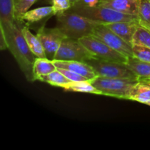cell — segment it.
<instances>
[{
	"mask_svg": "<svg viewBox=\"0 0 150 150\" xmlns=\"http://www.w3.org/2000/svg\"><path fill=\"white\" fill-rule=\"evenodd\" d=\"M8 49L18 64L21 70L29 81H35L33 66L37 57L29 48L21 31V27L16 23L12 34L7 39Z\"/></svg>",
	"mask_w": 150,
	"mask_h": 150,
	"instance_id": "1",
	"label": "cell"
},
{
	"mask_svg": "<svg viewBox=\"0 0 150 150\" xmlns=\"http://www.w3.org/2000/svg\"><path fill=\"white\" fill-rule=\"evenodd\" d=\"M57 27L66 38L79 40L93 35L94 30L101 23L93 21L77 13L65 11L57 13Z\"/></svg>",
	"mask_w": 150,
	"mask_h": 150,
	"instance_id": "2",
	"label": "cell"
},
{
	"mask_svg": "<svg viewBox=\"0 0 150 150\" xmlns=\"http://www.w3.org/2000/svg\"><path fill=\"white\" fill-rule=\"evenodd\" d=\"M67 11L77 13L89 20L98 22L101 24L117 21H138V16L120 13L98 4L87 5L80 2H76Z\"/></svg>",
	"mask_w": 150,
	"mask_h": 150,
	"instance_id": "3",
	"label": "cell"
},
{
	"mask_svg": "<svg viewBox=\"0 0 150 150\" xmlns=\"http://www.w3.org/2000/svg\"><path fill=\"white\" fill-rule=\"evenodd\" d=\"M90 82L100 92L101 95L128 99L133 88L139 83V80L98 76Z\"/></svg>",
	"mask_w": 150,
	"mask_h": 150,
	"instance_id": "4",
	"label": "cell"
},
{
	"mask_svg": "<svg viewBox=\"0 0 150 150\" xmlns=\"http://www.w3.org/2000/svg\"><path fill=\"white\" fill-rule=\"evenodd\" d=\"M79 41L89 50L94 58L122 64L127 63L128 57L113 49L94 35L81 38Z\"/></svg>",
	"mask_w": 150,
	"mask_h": 150,
	"instance_id": "5",
	"label": "cell"
},
{
	"mask_svg": "<svg viewBox=\"0 0 150 150\" xmlns=\"http://www.w3.org/2000/svg\"><path fill=\"white\" fill-rule=\"evenodd\" d=\"M86 63L92 66L98 76L139 80V77L125 64L92 58Z\"/></svg>",
	"mask_w": 150,
	"mask_h": 150,
	"instance_id": "6",
	"label": "cell"
},
{
	"mask_svg": "<svg viewBox=\"0 0 150 150\" xmlns=\"http://www.w3.org/2000/svg\"><path fill=\"white\" fill-rule=\"evenodd\" d=\"M92 58H94L92 54L79 40L65 38L59 48L54 59L74 60L87 62Z\"/></svg>",
	"mask_w": 150,
	"mask_h": 150,
	"instance_id": "7",
	"label": "cell"
},
{
	"mask_svg": "<svg viewBox=\"0 0 150 150\" xmlns=\"http://www.w3.org/2000/svg\"><path fill=\"white\" fill-rule=\"evenodd\" d=\"M14 0H0V46L8 49L7 39L12 34L16 24Z\"/></svg>",
	"mask_w": 150,
	"mask_h": 150,
	"instance_id": "8",
	"label": "cell"
},
{
	"mask_svg": "<svg viewBox=\"0 0 150 150\" xmlns=\"http://www.w3.org/2000/svg\"><path fill=\"white\" fill-rule=\"evenodd\" d=\"M92 35L128 58L133 57V45L126 42L104 24L98 25Z\"/></svg>",
	"mask_w": 150,
	"mask_h": 150,
	"instance_id": "9",
	"label": "cell"
},
{
	"mask_svg": "<svg viewBox=\"0 0 150 150\" xmlns=\"http://www.w3.org/2000/svg\"><path fill=\"white\" fill-rule=\"evenodd\" d=\"M37 36L43 46L46 58L54 60L63 40L66 38L64 34L57 26L47 28L42 26L38 31Z\"/></svg>",
	"mask_w": 150,
	"mask_h": 150,
	"instance_id": "10",
	"label": "cell"
},
{
	"mask_svg": "<svg viewBox=\"0 0 150 150\" xmlns=\"http://www.w3.org/2000/svg\"><path fill=\"white\" fill-rule=\"evenodd\" d=\"M57 68L65 69L81 75L89 81H92L98 76L93 67L84 62L74 60H53Z\"/></svg>",
	"mask_w": 150,
	"mask_h": 150,
	"instance_id": "11",
	"label": "cell"
},
{
	"mask_svg": "<svg viewBox=\"0 0 150 150\" xmlns=\"http://www.w3.org/2000/svg\"><path fill=\"white\" fill-rule=\"evenodd\" d=\"M98 4L125 13L138 16L139 0H98Z\"/></svg>",
	"mask_w": 150,
	"mask_h": 150,
	"instance_id": "12",
	"label": "cell"
},
{
	"mask_svg": "<svg viewBox=\"0 0 150 150\" xmlns=\"http://www.w3.org/2000/svg\"><path fill=\"white\" fill-rule=\"evenodd\" d=\"M108 29L117 34L118 36L122 38L126 42L132 45L133 38L134 34L137 29L139 23L138 21H117L112 22L104 24Z\"/></svg>",
	"mask_w": 150,
	"mask_h": 150,
	"instance_id": "13",
	"label": "cell"
},
{
	"mask_svg": "<svg viewBox=\"0 0 150 150\" xmlns=\"http://www.w3.org/2000/svg\"><path fill=\"white\" fill-rule=\"evenodd\" d=\"M56 15L53 6H46V7H41L34 10H28L25 14L21 17V22L26 21L28 23H34L43 20L44 18L49 17V16Z\"/></svg>",
	"mask_w": 150,
	"mask_h": 150,
	"instance_id": "14",
	"label": "cell"
},
{
	"mask_svg": "<svg viewBox=\"0 0 150 150\" xmlns=\"http://www.w3.org/2000/svg\"><path fill=\"white\" fill-rule=\"evenodd\" d=\"M21 31L29 48L33 52V54L38 58H46L43 46L38 36L34 35L30 32L27 26H22Z\"/></svg>",
	"mask_w": 150,
	"mask_h": 150,
	"instance_id": "15",
	"label": "cell"
},
{
	"mask_svg": "<svg viewBox=\"0 0 150 150\" xmlns=\"http://www.w3.org/2000/svg\"><path fill=\"white\" fill-rule=\"evenodd\" d=\"M125 64L139 79H150V62L142 61L133 57L128 58Z\"/></svg>",
	"mask_w": 150,
	"mask_h": 150,
	"instance_id": "16",
	"label": "cell"
},
{
	"mask_svg": "<svg viewBox=\"0 0 150 150\" xmlns=\"http://www.w3.org/2000/svg\"><path fill=\"white\" fill-rule=\"evenodd\" d=\"M57 70L53 60L48 58H38L35 59L33 66V75L35 81L38 80L41 76H45Z\"/></svg>",
	"mask_w": 150,
	"mask_h": 150,
	"instance_id": "17",
	"label": "cell"
},
{
	"mask_svg": "<svg viewBox=\"0 0 150 150\" xmlns=\"http://www.w3.org/2000/svg\"><path fill=\"white\" fill-rule=\"evenodd\" d=\"M65 91L76 92H84V93L101 95L100 92L92 85L89 81H70L65 86L63 87Z\"/></svg>",
	"mask_w": 150,
	"mask_h": 150,
	"instance_id": "18",
	"label": "cell"
},
{
	"mask_svg": "<svg viewBox=\"0 0 150 150\" xmlns=\"http://www.w3.org/2000/svg\"><path fill=\"white\" fill-rule=\"evenodd\" d=\"M128 100L146 104L150 101V86L139 81L132 90Z\"/></svg>",
	"mask_w": 150,
	"mask_h": 150,
	"instance_id": "19",
	"label": "cell"
},
{
	"mask_svg": "<svg viewBox=\"0 0 150 150\" xmlns=\"http://www.w3.org/2000/svg\"><path fill=\"white\" fill-rule=\"evenodd\" d=\"M38 81L45 82L49 84L54 86H59V87H64L67 83L70 82L68 79L65 77L59 70L57 69L56 70L53 71L52 73H49L45 76H42L38 79Z\"/></svg>",
	"mask_w": 150,
	"mask_h": 150,
	"instance_id": "20",
	"label": "cell"
},
{
	"mask_svg": "<svg viewBox=\"0 0 150 150\" xmlns=\"http://www.w3.org/2000/svg\"><path fill=\"white\" fill-rule=\"evenodd\" d=\"M137 16L139 25L150 29V0H139Z\"/></svg>",
	"mask_w": 150,
	"mask_h": 150,
	"instance_id": "21",
	"label": "cell"
},
{
	"mask_svg": "<svg viewBox=\"0 0 150 150\" xmlns=\"http://www.w3.org/2000/svg\"><path fill=\"white\" fill-rule=\"evenodd\" d=\"M36 1L37 0H14L15 18L16 23L19 26L22 27L23 26L21 22V17L29 10Z\"/></svg>",
	"mask_w": 150,
	"mask_h": 150,
	"instance_id": "22",
	"label": "cell"
},
{
	"mask_svg": "<svg viewBox=\"0 0 150 150\" xmlns=\"http://www.w3.org/2000/svg\"><path fill=\"white\" fill-rule=\"evenodd\" d=\"M132 45H139L150 48V29L139 25L133 36Z\"/></svg>",
	"mask_w": 150,
	"mask_h": 150,
	"instance_id": "23",
	"label": "cell"
},
{
	"mask_svg": "<svg viewBox=\"0 0 150 150\" xmlns=\"http://www.w3.org/2000/svg\"><path fill=\"white\" fill-rule=\"evenodd\" d=\"M133 57L142 61L150 62V48L139 45H133Z\"/></svg>",
	"mask_w": 150,
	"mask_h": 150,
	"instance_id": "24",
	"label": "cell"
},
{
	"mask_svg": "<svg viewBox=\"0 0 150 150\" xmlns=\"http://www.w3.org/2000/svg\"><path fill=\"white\" fill-rule=\"evenodd\" d=\"M53 7L55 10L56 15L57 13H63L68 10L72 7L70 0H51Z\"/></svg>",
	"mask_w": 150,
	"mask_h": 150,
	"instance_id": "25",
	"label": "cell"
},
{
	"mask_svg": "<svg viewBox=\"0 0 150 150\" xmlns=\"http://www.w3.org/2000/svg\"><path fill=\"white\" fill-rule=\"evenodd\" d=\"M57 70H59L67 79H68L70 81H89L87 79L82 76L81 75L76 73L75 72L70 71V70H65V69L57 68Z\"/></svg>",
	"mask_w": 150,
	"mask_h": 150,
	"instance_id": "26",
	"label": "cell"
},
{
	"mask_svg": "<svg viewBox=\"0 0 150 150\" xmlns=\"http://www.w3.org/2000/svg\"><path fill=\"white\" fill-rule=\"evenodd\" d=\"M139 81L141 83H144V84H146L147 86H150V79H139Z\"/></svg>",
	"mask_w": 150,
	"mask_h": 150,
	"instance_id": "27",
	"label": "cell"
},
{
	"mask_svg": "<svg viewBox=\"0 0 150 150\" xmlns=\"http://www.w3.org/2000/svg\"><path fill=\"white\" fill-rule=\"evenodd\" d=\"M70 1H71V2H72V5H73V4H74V3L77 2V1H80V0H70Z\"/></svg>",
	"mask_w": 150,
	"mask_h": 150,
	"instance_id": "28",
	"label": "cell"
},
{
	"mask_svg": "<svg viewBox=\"0 0 150 150\" xmlns=\"http://www.w3.org/2000/svg\"><path fill=\"white\" fill-rule=\"evenodd\" d=\"M146 105H149V106H150V101H149V102H147V103H146Z\"/></svg>",
	"mask_w": 150,
	"mask_h": 150,
	"instance_id": "29",
	"label": "cell"
}]
</instances>
